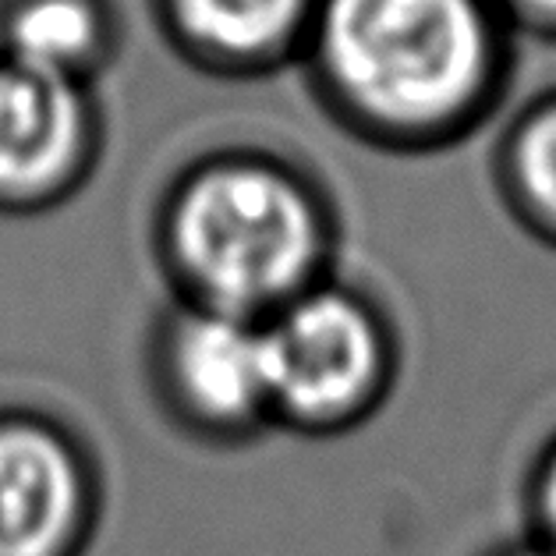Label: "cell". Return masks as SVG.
<instances>
[{
  "instance_id": "obj_1",
  "label": "cell",
  "mask_w": 556,
  "mask_h": 556,
  "mask_svg": "<svg viewBox=\"0 0 556 556\" xmlns=\"http://www.w3.org/2000/svg\"><path fill=\"white\" fill-rule=\"evenodd\" d=\"M504 25L493 0H333L327 50L372 117L443 131L496 97L507 72Z\"/></svg>"
},
{
  "instance_id": "obj_11",
  "label": "cell",
  "mask_w": 556,
  "mask_h": 556,
  "mask_svg": "<svg viewBox=\"0 0 556 556\" xmlns=\"http://www.w3.org/2000/svg\"><path fill=\"white\" fill-rule=\"evenodd\" d=\"M500 15L542 39H556V0H493Z\"/></svg>"
},
{
  "instance_id": "obj_10",
  "label": "cell",
  "mask_w": 556,
  "mask_h": 556,
  "mask_svg": "<svg viewBox=\"0 0 556 556\" xmlns=\"http://www.w3.org/2000/svg\"><path fill=\"white\" fill-rule=\"evenodd\" d=\"M525 514L528 535L556 553V432L535 454L525 482Z\"/></svg>"
},
{
  "instance_id": "obj_8",
  "label": "cell",
  "mask_w": 556,
  "mask_h": 556,
  "mask_svg": "<svg viewBox=\"0 0 556 556\" xmlns=\"http://www.w3.org/2000/svg\"><path fill=\"white\" fill-rule=\"evenodd\" d=\"M97 25L78 0H39L15 25V50L22 67L61 75L92 47Z\"/></svg>"
},
{
  "instance_id": "obj_5",
  "label": "cell",
  "mask_w": 556,
  "mask_h": 556,
  "mask_svg": "<svg viewBox=\"0 0 556 556\" xmlns=\"http://www.w3.org/2000/svg\"><path fill=\"white\" fill-rule=\"evenodd\" d=\"M103 479L78 432L36 408H0V556H86Z\"/></svg>"
},
{
  "instance_id": "obj_6",
  "label": "cell",
  "mask_w": 556,
  "mask_h": 556,
  "mask_svg": "<svg viewBox=\"0 0 556 556\" xmlns=\"http://www.w3.org/2000/svg\"><path fill=\"white\" fill-rule=\"evenodd\" d=\"M78 100L64 75L15 67L0 75V195L36 199L78 153Z\"/></svg>"
},
{
  "instance_id": "obj_2",
  "label": "cell",
  "mask_w": 556,
  "mask_h": 556,
  "mask_svg": "<svg viewBox=\"0 0 556 556\" xmlns=\"http://www.w3.org/2000/svg\"><path fill=\"white\" fill-rule=\"evenodd\" d=\"M167 269L181 305L266 323L327 280V227L283 174L216 167L170 206Z\"/></svg>"
},
{
  "instance_id": "obj_3",
  "label": "cell",
  "mask_w": 556,
  "mask_h": 556,
  "mask_svg": "<svg viewBox=\"0 0 556 556\" xmlns=\"http://www.w3.org/2000/svg\"><path fill=\"white\" fill-rule=\"evenodd\" d=\"M274 429L333 440L390 401L401 372L393 319L369 294L323 280L263 323Z\"/></svg>"
},
{
  "instance_id": "obj_12",
  "label": "cell",
  "mask_w": 556,
  "mask_h": 556,
  "mask_svg": "<svg viewBox=\"0 0 556 556\" xmlns=\"http://www.w3.org/2000/svg\"><path fill=\"white\" fill-rule=\"evenodd\" d=\"M482 556H556V553H553L549 546H542L539 539L525 535V539H518V542H507V546H496V549L482 553Z\"/></svg>"
},
{
  "instance_id": "obj_7",
  "label": "cell",
  "mask_w": 556,
  "mask_h": 556,
  "mask_svg": "<svg viewBox=\"0 0 556 556\" xmlns=\"http://www.w3.org/2000/svg\"><path fill=\"white\" fill-rule=\"evenodd\" d=\"M496 178L518 224L556 249V89L535 97L510 121Z\"/></svg>"
},
{
  "instance_id": "obj_9",
  "label": "cell",
  "mask_w": 556,
  "mask_h": 556,
  "mask_svg": "<svg viewBox=\"0 0 556 556\" xmlns=\"http://www.w3.org/2000/svg\"><path fill=\"white\" fill-rule=\"evenodd\" d=\"M178 4L199 36L230 50H252L288 29L302 0H178Z\"/></svg>"
},
{
  "instance_id": "obj_4",
  "label": "cell",
  "mask_w": 556,
  "mask_h": 556,
  "mask_svg": "<svg viewBox=\"0 0 556 556\" xmlns=\"http://www.w3.org/2000/svg\"><path fill=\"white\" fill-rule=\"evenodd\" d=\"M146 376L160 415L202 446H249L274 429L263 323L174 302L149 333Z\"/></svg>"
}]
</instances>
